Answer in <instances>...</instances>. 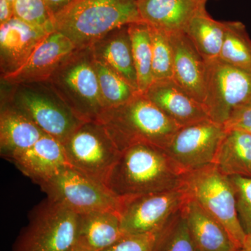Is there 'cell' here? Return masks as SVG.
Wrapping results in <instances>:
<instances>
[{"instance_id": "obj_20", "label": "cell", "mask_w": 251, "mask_h": 251, "mask_svg": "<svg viewBox=\"0 0 251 251\" xmlns=\"http://www.w3.org/2000/svg\"><path fill=\"white\" fill-rule=\"evenodd\" d=\"M182 210L198 251L237 250L223 226L196 201L188 197Z\"/></svg>"}, {"instance_id": "obj_30", "label": "cell", "mask_w": 251, "mask_h": 251, "mask_svg": "<svg viewBox=\"0 0 251 251\" xmlns=\"http://www.w3.org/2000/svg\"><path fill=\"white\" fill-rule=\"evenodd\" d=\"M15 16L36 27L54 31L53 23L45 0H16Z\"/></svg>"}, {"instance_id": "obj_9", "label": "cell", "mask_w": 251, "mask_h": 251, "mask_svg": "<svg viewBox=\"0 0 251 251\" xmlns=\"http://www.w3.org/2000/svg\"><path fill=\"white\" fill-rule=\"evenodd\" d=\"M205 62L203 105L211 121L224 125L236 108L251 103V73L220 59Z\"/></svg>"}, {"instance_id": "obj_10", "label": "cell", "mask_w": 251, "mask_h": 251, "mask_svg": "<svg viewBox=\"0 0 251 251\" xmlns=\"http://www.w3.org/2000/svg\"><path fill=\"white\" fill-rule=\"evenodd\" d=\"M40 186L48 198L78 214L120 209V200L105 185L70 166L63 168Z\"/></svg>"}, {"instance_id": "obj_13", "label": "cell", "mask_w": 251, "mask_h": 251, "mask_svg": "<svg viewBox=\"0 0 251 251\" xmlns=\"http://www.w3.org/2000/svg\"><path fill=\"white\" fill-rule=\"evenodd\" d=\"M77 49L59 31H51L36 46L22 65L1 75L10 85L47 82L54 73Z\"/></svg>"}, {"instance_id": "obj_33", "label": "cell", "mask_w": 251, "mask_h": 251, "mask_svg": "<svg viewBox=\"0 0 251 251\" xmlns=\"http://www.w3.org/2000/svg\"><path fill=\"white\" fill-rule=\"evenodd\" d=\"M226 130H238L251 134V103L236 108L224 124Z\"/></svg>"}, {"instance_id": "obj_6", "label": "cell", "mask_w": 251, "mask_h": 251, "mask_svg": "<svg viewBox=\"0 0 251 251\" xmlns=\"http://www.w3.org/2000/svg\"><path fill=\"white\" fill-rule=\"evenodd\" d=\"M9 104L29 117L46 134L62 144L84 122L56 93L49 82L12 85Z\"/></svg>"}, {"instance_id": "obj_19", "label": "cell", "mask_w": 251, "mask_h": 251, "mask_svg": "<svg viewBox=\"0 0 251 251\" xmlns=\"http://www.w3.org/2000/svg\"><path fill=\"white\" fill-rule=\"evenodd\" d=\"M46 133L29 117L9 104H1L0 152L11 161L32 147Z\"/></svg>"}, {"instance_id": "obj_8", "label": "cell", "mask_w": 251, "mask_h": 251, "mask_svg": "<svg viewBox=\"0 0 251 251\" xmlns=\"http://www.w3.org/2000/svg\"><path fill=\"white\" fill-rule=\"evenodd\" d=\"M69 166L105 185L120 154L105 128L97 122H86L64 143Z\"/></svg>"}, {"instance_id": "obj_36", "label": "cell", "mask_w": 251, "mask_h": 251, "mask_svg": "<svg viewBox=\"0 0 251 251\" xmlns=\"http://www.w3.org/2000/svg\"><path fill=\"white\" fill-rule=\"evenodd\" d=\"M237 251H251V234H248L244 245Z\"/></svg>"}, {"instance_id": "obj_32", "label": "cell", "mask_w": 251, "mask_h": 251, "mask_svg": "<svg viewBox=\"0 0 251 251\" xmlns=\"http://www.w3.org/2000/svg\"><path fill=\"white\" fill-rule=\"evenodd\" d=\"M158 232L125 234L110 247L100 251H153Z\"/></svg>"}, {"instance_id": "obj_1", "label": "cell", "mask_w": 251, "mask_h": 251, "mask_svg": "<svg viewBox=\"0 0 251 251\" xmlns=\"http://www.w3.org/2000/svg\"><path fill=\"white\" fill-rule=\"evenodd\" d=\"M163 149L138 143L122 150L105 186L119 200L182 186L184 177Z\"/></svg>"}, {"instance_id": "obj_25", "label": "cell", "mask_w": 251, "mask_h": 251, "mask_svg": "<svg viewBox=\"0 0 251 251\" xmlns=\"http://www.w3.org/2000/svg\"><path fill=\"white\" fill-rule=\"evenodd\" d=\"M128 31L138 78V91L140 93L145 94L153 83L150 27L144 22L133 23L128 25Z\"/></svg>"}, {"instance_id": "obj_5", "label": "cell", "mask_w": 251, "mask_h": 251, "mask_svg": "<svg viewBox=\"0 0 251 251\" xmlns=\"http://www.w3.org/2000/svg\"><path fill=\"white\" fill-rule=\"evenodd\" d=\"M182 187L188 198L223 226L235 249H240L247 234L238 216L235 193L229 176L213 164L185 174Z\"/></svg>"}, {"instance_id": "obj_15", "label": "cell", "mask_w": 251, "mask_h": 251, "mask_svg": "<svg viewBox=\"0 0 251 251\" xmlns=\"http://www.w3.org/2000/svg\"><path fill=\"white\" fill-rule=\"evenodd\" d=\"M169 36L173 52L172 80L203 104L205 94V61L184 31Z\"/></svg>"}, {"instance_id": "obj_40", "label": "cell", "mask_w": 251, "mask_h": 251, "mask_svg": "<svg viewBox=\"0 0 251 251\" xmlns=\"http://www.w3.org/2000/svg\"></svg>"}, {"instance_id": "obj_31", "label": "cell", "mask_w": 251, "mask_h": 251, "mask_svg": "<svg viewBox=\"0 0 251 251\" xmlns=\"http://www.w3.org/2000/svg\"><path fill=\"white\" fill-rule=\"evenodd\" d=\"M239 221L246 234H251V177L231 176Z\"/></svg>"}, {"instance_id": "obj_18", "label": "cell", "mask_w": 251, "mask_h": 251, "mask_svg": "<svg viewBox=\"0 0 251 251\" xmlns=\"http://www.w3.org/2000/svg\"><path fill=\"white\" fill-rule=\"evenodd\" d=\"M11 162L39 186L69 166L63 144L48 134Z\"/></svg>"}, {"instance_id": "obj_21", "label": "cell", "mask_w": 251, "mask_h": 251, "mask_svg": "<svg viewBox=\"0 0 251 251\" xmlns=\"http://www.w3.org/2000/svg\"><path fill=\"white\" fill-rule=\"evenodd\" d=\"M124 235L118 211L79 214L77 243L92 251L104 250Z\"/></svg>"}, {"instance_id": "obj_28", "label": "cell", "mask_w": 251, "mask_h": 251, "mask_svg": "<svg viewBox=\"0 0 251 251\" xmlns=\"http://www.w3.org/2000/svg\"><path fill=\"white\" fill-rule=\"evenodd\" d=\"M153 251H198L182 208L158 232Z\"/></svg>"}, {"instance_id": "obj_34", "label": "cell", "mask_w": 251, "mask_h": 251, "mask_svg": "<svg viewBox=\"0 0 251 251\" xmlns=\"http://www.w3.org/2000/svg\"><path fill=\"white\" fill-rule=\"evenodd\" d=\"M75 0H45L46 6L52 21L54 16L62 12L63 10L67 8Z\"/></svg>"}, {"instance_id": "obj_38", "label": "cell", "mask_w": 251, "mask_h": 251, "mask_svg": "<svg viewBox=\"0 0 251 251\" xmlns=\"http://www.w3.org/2000/svg\"><path fill=\"white\" fill-rule=\"evenodd\" d=\"M8 1H9L10 2H11V4H14V2H15V1H16V0H8Z\"/></svg>"}, {"instance_id": "obj_17", "label": "cell", "mask_w": 251, "mask_h": 251, "mask_svg": "<svg viewBox=\"0 0 251 251\" xmlns=\"http://www.w3.org/2000/svg\"><path fill=\"white\" fill-rule=\"evenodd\" d=\"M207 0H137L143 22L168 34L184 31Z\"/></svg>"}, {"instance_id": "obj_2", "label": "cell", "mask_w": 251, "mask_h": 251, "mask_svg": "<svg viewBox=\"0 0 251 251\" xmlns=\"http://www.w3.org/2000/svg\"><path fill=\"white\" fill-rule=\"evenodd\" d=\"M54 30L77 49H87L112 31L143 22L137 0H75L53 18Z\"/></svg>"}, {"instance_id": "obj_16", "label": "cell", "mask_w": 251, "mask_h": 251, "mask_svg": "<svg viewBox=\"0 0 251 251\" xmlns=\"http://www.w3.org/2000/svg\"><path fill=\"white\" fill-rule=\"evenodd\" d=\"M143 94L180 128L209 119L203 104L173 80L153 82Z\"/></svg>"}, {"instance_id": "obj_39", "label": "cell", "mask_w": 251, "mask_h": 251, "mask_svg": "<svg viewBox=\"0 0 251 251\" xmlns=\"http://www.w3.org/2000/svg\"><path fill=\"white\" fill-rule=\"evenodd\" d=\"M233 251H237V250Z\"/></svg>"}, {"instance_id": "obj_26", "label": "cell", "mask_w": 251, "mask_h": 251, "mask_svg": "<svg viewBox=\"0 0 251 251\" xmlns=\"http://www.w3.org/2000/svg\"><path fill=\"white\" fill-rule=\"evenodd\" d=\"M219 58L232 67L251 73V39L245 25L239 21L226 22Z\"/></svg>"}, {"instance_id": "obj_27", "label": "cell", "mask_w": 251, "mask_h": 251, "mask_svg": "<svg viewBox=\"0 0 251 251\" xmlns=\"http://www.w3.org/2000/svg\"><path fill=\"white\" fill-rule=\"evenodd\" d=\"M94 64L105 108H114L126 103L139 92L115 71L95 58L94 56Z\"/></svg>"}, {"instance_id": "obj_29", "label": "cell", "mask_w": 251, "mask_h": 251, "mask_svg": "<svg viewBox=\"0 0 251 251\" xmlns=\"http://www.w3.org/2000/svg\"><path fill=\"white\" fill-rule=\"evenodd\" d=\"M150 27L152 52L153 82L172 80L173 72V52L169 34Z\"/></svg>"}, {"instance_id": "obj_23", "label": "cell", "mask_w": 251, "mask_h": 251, "mask_svg": "<svg viewBox=\"0 0 251 251\" xmlns=\"http://www.w3.org/2000/svg\"><path fill=\"white\" fill-rule=\"evenodd\" d=\"M214 165L226 176L251 177V134L238 130H226Z\"/></svg>"}, {"instance_id": "obj_7", "label": "cell", "mask_w": 251, "mask_h": 251, "mask_svg": "<svg viewBox=\"0 0 251 251\" xmlns=\"http://www.w3.org/2000/svg\"><path fill=\"white\" fill-rule=\"evenodd\" d=\"M79 214L46 198L31 211L14 251H67L77 243Z\"/></svg>"}, {"instance_id": "obj_3", "label": "cell", "mask_w": 251, "mask_h": 251, "mask_svg": "<svg viewBox=\"0 0 251 251\" xmlns=\"http://www.w3.org/2000/svg\"><path fill=\"white\" fill-rule=\"evenodd\" d=\"M99 122L120 150L138 143L165 150L180 128L145 94H135L129 101L106 108Z\"/></svg>"}, {"instance_id": "obj_37", "label": "cell", "mask_w": 251, "mask_h": 251, "mask_svg": "<svg viewBox=\"0 0 251 251\" xmlns=\"http://www.w3.org/2000/svg\"><path fill=\"white\" fill-rule=\"evenodd\" d=\"M67 251H92L90 249H87L83 246L80 245L78 243H76L75 245L73 246L72 248Z\"/></svg>"}, {"instance_id": "obj_4", "label": "cell", "mask_w": 251, "mask_h": 251, "mask_svg": "<svg viewBox=\"0 0 251 251\" xmlns=\"http://www.w3.org/2000/svg\"><path fill=\"white\" fill-rule=\"evenodd\" d=\"M47 82L83 122H98L106 109L100 94L92 48L77 49Z\"/></svg>"}, {"instance_id": "obj_22", "label": "cell", "mask_w": 251, "mask_h": 251, "mask_svg": "<svg viewBox=\"0 0 251 251\" xmlns=\"http://www.w3.org/2000/svg\"><path fill=\"white\" fill-rule=\"evenodd\" d=\"M91 48L95 58L106 64L138 91L128 26L112 31Z\"/></svg>"}, {"instance_id": "obj_24", "label": "cell", "mask_w": 251, "mask_h": 251, "mask_svg": "<svg viewBox=\"0 0 251 251\" xmlns=\"http://www.w3.org/2000/svg\"><path fill=\"white\" fill-rule=\"evenodd\" d=\"M226 22L216 21L206 9L196 14L184 32L205 62L219 59L224 43Z\"/></svg>"}, {"instance_id": "obj_12", "label": "cell", "mask_w": 251, "mask_h": 251, "mask_svg": "<svg viewBox=\"0 0 251 251\" xmlns=\"http://www.w3.org/2000/svg\"><path fill=\"white\" fill-rule=\"evenodd\" d=\"M226 131L209 119L181 127L165 151L184 174L198 171L214 164Z\"/></svg>"}, {"instance_id": "obj_14", "label": "cell", "mask_w": 251, "mask_h": 251, "mask_svg": "<svg viewBox=\"0 0 251 251\" xmlns=\"http://www.w3.org/2000/svg\"><path fill=\"white\" fill-rule=\"evenodd\" d=\"M51 31L29 24L16 16L0 25L1 75L21 67L39 43Z\"/></svg>"}, {"instance_id": "obj_11", "label": "cell", "mask_w": 251, "mask_h": 251, "mask_svg": "<svg viewBox=\"0 0 251 251\" xmlns=\"http://www.w3.org/2000/svg\"><path fill=\"white\" fill-rule=\"evenodd\" d=\"M184 188L120 200L119 209L125 234L158 232L183 207Z\"/></svg>"}, {"instance_id": "obj_35", "label": "cell", "mask_w": 251, "mask_h": 251, "mask_svg": "<svg viewBox=\"0 0 251 251\" xmlns=\"http://www.w3.org/2000/svg\"><path fill=\"white\" fill-rule=\"evenodd\" d=\"M14 16V4L8 0H0V25L8 22Z\"/></svg>"}]
</instances>
